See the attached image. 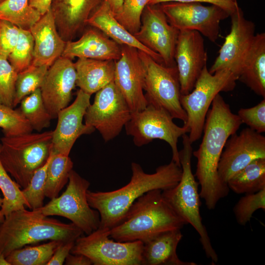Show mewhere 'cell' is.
<instances>
[{
	"instance_id": "obj_10",
	"label": "cell",
	"mask_w": 265,
	"mask_h": 265,
	"mask_svg": "<svg viewBox=\"0 0 265 265\" xmlns=\"http://www.w3.org/2000/svg\"><path fill=\"white\" fill-rule=\"evenodd\" d=\"M66 190L38 209L46 216L57 215L69 219L86 235L99 228L100 214L89 205L86 192L90 183L72 169Z\"/></svg>"
},
{
	"instance_id": "obj_42",
	"label": "cell",
	"mask_w": 265,
	"mask_h": 265,
	"mask_svg": "<svg viewBox=\"0 0 265 265\" xmlns=\"http://www.w3.org/2000/svg\"><path fill=\"white\" fill-rule=\"evenodd\" d=\"M20 27L4 20H0V55L8 58L15 47L19 36Z\"/></svg>"
},
{
	"instance_id": "obj_49",
	"label": "cell",
	"mask_w": 265,
	"mask_h": 265,
	"mask_svg": "<svg viewBox=\"0 0 265 265\" xmlns=\"http://www.w3.org/2000/svg\"><path fill=\"white\" fill-rule=\"evenodd\" d=\"M2 202H3V198H1L0 195V223L3 222L5 218L4 215L2 214L1 211V206L2 204Z\"/></svg>"
},
{
	"instance_id": "obj_40",
	"label": "cell",
	"mask_w": 265,
	"mask_h": 265,
	"mask_svg": "<svg viewBox=\"0 0 265 265\" xmlns=\"http://www.w3.org/2000/svg\"><path fill=\"white\" fill-rule=\"evenodd\" d=\"M17 76L7 58L0 55V104L14 108Z\"/></svg>"
},
{
	"instance_id": "obj_30",
	"label": "cell",
	"mask_w": 265,
	"mask_h": 265,
	"mask_svg": "<svg viewBox=\"0 0 265 265\" xmlns=\"http://www.w3.org/2000/svg\"><path fill=\"white\" fill-rule=\"evenodd\" d=\"M62 242H65L53 240L36 246H25L11 252L6 259L10 265H46Z\"/></svg>"
},
{
	"instance_id": "obj_23",
	"label": "cell",
	"mask_w": 265,
	"mask_h": 265,
	"mask_svg": "<svg viewBox=\"0 0 265 265\" xmlns=\"http://www.w3.org/2000/svg\"><path fill=\"white\" fill-rule=\"evenodd\" d=\"M121 55V45L101 31L90 29L78 40L66 42L61 56L117 60Z\"/></svg>"
},
{
	"instance_id": "obj_25",
	"label": "cell",
	"mask_w": 265,
	"mask_h": 265,
	"mask_svg": "<svg viewBox=\"0 0 265 265\" xmlns=\"http://www.w3.org/2000/svg\"><path fill=\"white\" fill-rule=\"evenodd\" d=\"M183 236L181 229H174L143 242L142 265H196L182 261L177 255V246Z\"/></svg>"
},
{
	"instance_id": "obj_14",
	"label": "cell",
	"mask_w": 265,
	"mask_h": 265,
	"mask_svg": "<svg viewBox=\"0 0 265 265\" xmlns=\"http://www.w3.org/2000/svg\"><path fill=\"white\" fill-rule=\"evenodd\" d=\"M139 30L133 34L142 45L161 57L166 67H176L174 53L179 30L170 25L159 6L147 5Z\"/></svg>"
},
{
	"instance_id": "obj_46",
	"label": "cell",
	"mask_w": 265,
	"mask_h": 265,
	"mask_svg": "<svg viewBox=\"0 0 265 265\" xmlns=\"http://www.w3.org/2000/svg\"><path fill=\"white\" fill-rule=\"evenodd\" d=\"M29 4L41 14L44 15L51 8L53 0H28Z\"/></svg>"
},
{
	"instance_id": "obj_50",
	"label": "cell",
	"mask_w": 265,
	"mask_h": 265,
	"mask_svg": "<svg viewBox=\"0 0 265 265\" xmlns=\"http://www.w3.org/2000/svg\"><path fill=\"white\" fill-rule=\"evenodd\" d=\"M5 0H0V3H2V2H3Z\"/></svg>"
},
{
	"instance_id": "obj_24",
	"label": "cell",
	"mask_w": 265,
	"mask_h": 265,
	"mask_svg": "<svg viewBox=\"0 0 265 265\" xmlns=\"http://www.w3.org/2000/svg\"><path fill=\"white\" fill-rule=\"evenodd\" d=\"M87 24L101 31L119 45L130 46L143 52L163 65L159 54L142 45L116 20L106 0L90 17Z\"/></svg>"
},
{
	"instance_id": "obj_22",
	"label": "cell",
	"mask_w": 265,
	"mask_h": 265,
	"mask_svg": "<svg viewBox=\"0 0 265 265\" xmlns=\"http://www.w3.org/2000/svg\"><path fill=\"white\" fill-rule=\"evenodd\" d=\"M29 30L34 41L32 64L49 67L62 56L66 44L57 30L51 9L41 15Z\"/></svg>"
},
{
	"instance_id": "obj_21",
	"label": "cell",
	"mask_w": 265,
	"mask_h": 265,
	"mask_svg": "<svg viewBox=\"0 0 265 265\" xmlns=\"http://www.w3.org/2000/svg\"><path fill=\"white\" fill-rule=\"evenodd\" d=\"M105 0H53L51 10L63 40L72 41Z\"/></svg>"
},
{
	"instance_id": "obj_8",
	"label": "cell",
	"mask_w": 265,
	"mask_h": 265,
	"mask_svg": "<svg viewBox=\"0 0 265 265\" xmlns=\"http://www.w3.org/2000/svg\"><path fill=\"white\" fill-rule=\"evenodd\" d=\"M144 72L143 89L147 105L164 108L173 118L185 124L187 115L181 102L180 84L177 67H166L138 50Z\"/></svg>"
},
{
	"instance_id": "obj_28",
	"label": "cell",
	"mask_w": 265,
	"mask_h": 265,
	"mask_svg": "<svg viewBox=\"0 0 265 265\" xmlns=\"http://www.w3.org/2000/svg\"><path fill=\"white\" fill-rule=\"evenodd\" d=\"M227 184L237 194L255 193L265 188V158L253 160L231 177Z\"/></svg>"
},
{
	"instance_id": "obj_7",
	"label": "cell",
	"mask_w": 265,
	"mask_h": 265,
	"mask_svg": "<svg viewBox=\"0 0 265 265\" xmlns=\"http://www.w3.org/2000/svg\"><path fill=\"white\" fill-rule=\"evenodd\" d=\"M237 80L228 70L211 74L206 65L191 92L181 95V104L187 117L184 125L189 130L188 137L192 144L202 136L207 112L215 97L221 91L233 90Z\"/></svg>"
},
{
	"instance_id": "obj_29",
	"label": "cell",
	"mask_w": 265,
	"mask_h": 265,
	"mask_svg": "<svg viewBox=\"0 0 265 265\" xmlns=\"http://www.w3.org/2000/svg\"><path fill=\"white\" fill-rule=\"evenodd\" d=\"M73 165L69 156L53 153L47 169L44 189L45 197L51 199L58 196L60 191L68 182Z\"/></svg>"
},
{
	"instance_id": "obj_31",
	"label": "cell",
	"mask_w": 265,
	"mask_h": 265,
	"mask_svg": "<svg viewBox=\"0 0 265 265\" xmlns=\"http://www.w3.org/2000/svg\"><path fill=\"white\" fill-rule=\"evenodd\" d=\"M41 16L28 0H5L0 3V20L9 21L22 29L29 30Z\"/></svg>"
},
{
	"instance_id": "obj_18",
	"label": "cell",
	"mask_w": 265,
	"mask_h": 265,
	"mask_svg": "<svg viewBox=\"0 0 265 265\" xmlns=\"http://www.w3.org/2000/svg\"><path fill=\"white\" fill-rule=\"evenodd\" d=\"M90 97V95L79 89L73 103L58 112L56 126L53 131V153L69 156L79 137L95 131L94 128L83 123L86 110L91 104Z\"/></svg>"
},
{
	"instance_id": "obj_38",
	"label": "cell",
	"mask_w": 265,
	"mask_h": 265,
	"mask_svg": "<svg viewBox=\"0 0 265 265\" xmlns=\"http://www.w3.org/2000/svg\"><path fill=\"white\" fill-rule=\"evenodd\" d=\"M259 209L265 211V188L257 192L245 194L236 204L233 212L238 224L244 226Z\"/></svg>"
},
{
	"instance_id": "obj_35",
	"label": "cell",
	"mask_w": 265,
	"mask_h": 265,
	"mask_svg": "<svg viewBox=\"0 0 265 265\" xmlns=\"http://www.w3.org/2000/svg\"><path fill=\"white\" fill-rule=\"evenodd\" d=\"M34 41L29 30L20 28L18 42L7 59L14 70L19 73L32 63Z\"/></svg>"
},
{
	"instance_id": "obj_47",
	"label": "cell",
	"mask_w": 265,
	"mask_h": 265,
	"mask_svg": "<svg viewBox=\"0 0 265 265\" xmlns=\"http://www.w3.org/2000/svg\"><path fill=\"white\" fill-rule=\"evenodd\" d=\"M114 16L118 14L122 9L123 0H106Z\"/></svg>"
},
{
	"instance_id": "obj_26",
	"label": "cell",
	"mask_w": 265,
	"mask_h": 265,
	"mask_svg": "<svg viewBox=\"0 0 265 265\" xmlns=\"http://www.w3.org/2000/svg\"><path fill=\"white\" fill-rule=\"evenodd\" d=\"M76 85L91 95L114 81L115 60L78 58Z\"/></svg>"
},
{
	"instance_id": "obj_9",
	"label": "cell",
	"mask_w": 265,
	"mask_h": 265,
	"mask_svg": "<svg viewBox=\"0 0 265 265\" xmlns=\"http://www.w3.org/2000/svg\"><path fill=\"white\" fill-rule=\"evenodd\" d=\"M170 114L162 107L147 105L144 109L132 112L131 118L125 125L127 134L132 137L133 143L138 147L147 144L155 139L166 141L172 150V158L181 166L177 144L178 139L189 133L188 128L175 124Z\"/></svg>"
},
{
	"instance_id": "obj_34",
	"label": "cell",
	"mask_w": 265,
	"mask_h": 265,
	"mask_svg": "<svg viewBox=\"0 0 265 265\" xmlns=\"http://www.w3.org/2000/svg\"><path fill=\"white\" fill-rule=\"evenodd\" d=\"M49 67L31 64L27 69L18 73L16 83L13 107H15L25 97L40 88Z\"/></svg>"
},
{
	"instance_id": "obj_39",
	"label": "cell",
	"mask_w": 265,
	"mask_h": 265,
	"mask_svg": "<svg viewBox=\"0 0 265 265\" xmlns=\"http://www.w3.org/2000/svg\"><path fill=\"white\" fill-rule=\"evenodd\" d=\"M149 0H123L120 12L115 16L116 20L132 35L141 26V16Z\"/></svg>"
},
{
	"instance_id": "obj_36",
	"label": "cell",
	"mask_w": 265,
	"mask_h": 265,
	"mask_svg": "<svg viewBox=\"0 0 265 265\" xmlns=\"http://www.w3.org/2000/svg\"><path fill=\"white\" fill-rule=\"evenodd\" d=\"M53 155L52 150L45 164L35 171L28 186L22 189L23 195L28 204L27 208L30 210L39 209L44 206L47 169Z\"/></svg>"
},
{
	"instance_id": "obj_5",
	"label": "cell",
	"mask_w": 265,
	"mask_h": 265,
	"mask_svg": "<svg viewBox=\"0 0 265 265\" xmlns=\"http://www.w3.org/2000/svg\"><path fill=\"white\" fill-rule=\"evenodd\" d=\"M183 148L179 151L182 169L180 181L174 187L162 190V197L175 212L197 232L200 241L208 258L212 264L218 262V256L213 249L205 225L202 223L200 208L201 205L198 192L199 183L191 170L193 148L188 135H182Z\"/></svg>"
},
{
	"instance_id": "obj_19",
	"label": "cell",
	"mask_w": 265,
	"mask_h": 265,
	"mask_svg": "<svg viewBox=\"0 0 265 265\" xmlns=\"http://www.w3.org/2000/svg\"><path fill=\"white\" fill-rule=\"evenodd\" d=\"M121 55L115 60L114 82L132 112L146 108L147 102L143 92L144 72L138 50L121 45Z\"/></svg>"
},
{
	"instance_id": "obj_43",
	"label": "cell",
	"mask_w": 265,
	"mask_h": 265,
	"mask_svg": "<svg viewBox=\"0 0 265 265\" xmlns=\"http://www.w3.org/2000/svg\"><path fill=\"white\" fill-rule=\"evenodd\" d=\"M168 2L208 3L223 8L228 12L230 15L238 4L237 0H149L147 5H155Z\"/></svg>"
},
{
	"instance_id": "obj_1",
	"label": "cell",
	"mask_w": 265,
	"mask_h": 265,
	"mask_svg": "<svg viewBox=\"0 0 265 265\" xmlns=\"http://www.w3.org/2000/svg\"><path fill=\"white\" fill-rule=\"evenodd\" d=\"M211 105L206 115L202 142L198 149L192 152L197 160L195 176L201 187L200 197L210 210L229 194L227 184L219 176L218 165L227 139L242 124L219 93Z\"/></svg>"
},
{
	"instance_id": "obj_16",
	"label": "cell",
	"mask_w": 265,
	"mask_h": 265,
	"mask_svg": "<svg viewBox=\"0 0 265 265\" xmlns=\"http://www.w3.org/2000/svg\"><path fill=\"white\" fill-rule=\"evenodd\" d=\"M265 158V137L250 128L231 135L221 155L218 173L222 182L228 180L253 160Z\"/></svg>"
},
{
	"instance_id": "obj_37",
	"label": "cell",
	"mask_w": 265,
	"mask_h": 265,
	"mask_svg": "<svg viewBox=\"0 0 265 265\" xmlns=\"http://www.w3.org/2000/svg\"><path fill=\"white\" fill-rule=\"evenodd\" d=\"M0 128L4 136L11 137L30 133L33 129L20 109L0 104Z\"/></svg>"
},
{
	"instance_id": "obj_13",
	"label": "cell",
	"mask_w": 265,
	"mask_h": 265,
	"mask_svg": "<svg viewBox=\"0 0 265 265\" xmlns=\"http://www.w3.org/2000/svg\"><path fill=\"white\" fill-rule=\"evenodd\" d=\"M159 6L169 24L179 31H197L212 42L218 37L220 22L230 17L217 5L200 2H168Z\"/></svg>"
},
{
	"instance_id": "obj_41",
	"label": "cell",
	"mask_w": 265,
	"mask_h": 265,
	"mask_svg": "<svg viewBox=\"0 0 265 265\" xmlns=\"http://www.w3.org/2000/svg\"><path fill=\"white\" fill-rule=\"evenodd\" d=\"M237 115L252 130L260 133L265 132V98L254 106L240 108Z\"/></svg>"
},
{
	"instance_id": "obj_48",
	"label": "cell",
	"mask_w": 265,
	"mask_h": 265,
	"mask_svg": "<svg viewBox=\"0 0 265 265\" xmlns=\"http://www.w3.org/2000/svg\"><path fill=\"white\" fill-rule=\"evenodd\" d=\"M0 265H10V264L7 261L5 256L0 252Z\"/></svg>"
},
{
	"instance_id": "obj_33",
	"label": "cell",
	"mask_w": 265,
	"mask_h": 265,
	"mask_svg": "<svg viewBox=\"0 0 265 265\" xmlns=\"http://www.w3.org/2000/svg\"><path fill=\"white\" fill-rule=\"evenodd\" d=\"M1 144L0 143V151ZM0 189L3 194L1 211L4 217L14 211L28 207V204L18 184L11 179L0 160Z\"/></svg>"
},
{
	"instance_id": "obj_45",
	"label": "cell",
	"mask_w": 265,
	"mask_h": 265,
	"mask_svg": "<svg viewBox=\"0 0 265 265\" xmlns=\"http://www.w3.org/2000/svg\"><path fill=\"white\" fill-rule=\"evenodd\" d=\"M66 265H91L92 261L87 256L82 254L70 253L65 261Z\"/></svg>"
},
{
	"instance_id": "obj_4",
	"label": "cell",
	"mask_w": 265,
	"mask_h": 265,
	"mask_svg": "<svg viewBox=\"0 0 265 265\" xmlns=\"http://www.w3.org/2000/svg\"><path fill=\"white\" fill-rule=\"evenodd\" d=\"M83 232L74 223H65L44 215L38 209L14 211L0 223V252L12 251L42 241H75Z\"/></svg>"
},
{
	"instance_id": "obj_11",
	"label": "cell",
	"mask_w": 265,
	"mask_h": 265,
	"mask_svg": "<svg viewBox=\"0 0 265 265\" xmlns=\"http://www.w3.org/2000/svg\"><path fill=\"white\" fill-rule=\"evenodd\" d=\"M110 229L99 227L76 239L70 253L82 254L94 265H142L143 242L109 238Z\"/></svg>"
},
{
	"instance_id": "obj_32",
	"label": "cell",
	"mask_w": 265,
	"mask_h": 265,
	"mask_svg": "<svg viewBox=\"0 0 265 265\" xmlns=\"http://www.w3.org/2000/svg\"><path fill=\"white\" fill-rule=\"evenodd\" d=\"M20 104L19 109L33 130L41 132L50 127L52 118L45 107L40 88L25 97Z\"/></svg>"
},
{
	"instance_id": "obj_15",
	"label": "cell",
	"mask_w": 265,
	"mask_h": 265,
	"mask_svg": "<svg viewBox=\"0 0 265 265\" xmlns=\"http://www.w3.org/2000/svg\"><path fill=\"white\" fill-rule=\"evenodd\" d=\"M230 17V32L225 37L218 55L209 71L212 74L218 71L228 70L238 80L244 59L255 35V25L245 18L238 4Z\"/></svg>"
},
{
	"instance_id": "obj_27",
	"label": "cell",
	"mask_w": 265,
	"mask_h": 265,
	"mask_svg": "<svg viewBox=\"0 0 265 265\" xmlns=\"http://www.w3.org/2000/svg\"><path fill=\"white\" fill-rule=\"evenodd\" d=\"M238 80L265 98V33L255 34Z\"/></svg>"
},
{
	"instance_id": "obj_12",
	"label": "cell",
	"mask_w": 265,
	"mask_h": 265,
	"mask_svg": "<svg viewBox=\"0 0 265 265\" xmlns=\"http://www.w3.org/2000/svg\"><path fill=\"white\" fill-rule=\"evenodd\" d=\"M95 93L86 110L85 124L97 130L107 142L119 135L132 112L114 81Z\"/></svg>"
},
{
	"instance_id": "obj_6",
	"label": "cell",
	"mask_w": 265,
	"mask_h": 265,
	"mask_svg": "<svg viewBox=\"0 0 265 265\" xmlns=\"http://www.w3.org/2000/svg\"><path fill=\"white\" fill-rule=\"evenodd\" d=\"M52 138L53 131L1 138L0 161L22 189L46 162L52 150Z\"/></svg>"
},
{
	"instance_id": "obj_3",
	"label": "cell",
	"mask_w": 265,
	"mask_h": 265,
	"mask_svg": "<svg viewBox=\"0 0 265 265\" xmlns=\"http://www.w3.org/2000/svg\"><path fill=\"white\" fill-rule=\"evenodd\" d=\"M162 190H150L138 198L122 220L110 229L109 237L127 242H145L164 232L181 229L186 222L162 197Z\"/></svg>"
},
{
	"instance_id": "obj_2",
	"label": "cell",
	"mask_w": 265,
	"mask_h": 265,
	"mask_svg": "<svg viewBox=\"0 0 265 265\" xmlns=\"http://www.w3.org/2000/svg\"><path fill=\"white\" fill-rule=\"evenodd\" d=\"M131 170L130 181L119 189L107 192L87 191L89 206L100 214L99 227L110 229L115 226L138 198L152 190H164L174 187L182 174L181 166L172 160L157 167L152 174L145 173L140 164L134 162Z\"/></svg>"
},
{
	"instance_id": "obj_17",
	"label": "cell",
	"mask_w": 265,
	"mask_h": 265,
	"mask_svg": "<svg viewBox=\"0 0 265 265\" xmlns=\"http://www.w3.org/2000/svg\"><path fill=\"white\" fill-rule=\"evenodd\" d=\"M174 60L178 70L181 95L189 94L203 68L207 65V54L203 36L195 30L179 31Z\"/></svg>"
},
{
	"instance_id": "obj_20",
	"label": "cell",
	"mask_w": 265,
	"mask_h": 265,
	"mask_svg": "<svg viewBox=\"0 0 265 265\" xmlns=\"http://www.w3.org/2000/svg\"><path fill=\"white\" fill-rule=\"evenodd\" d=\"M76 71L72 59L61 56L49 67L40 88L43 102L52 119L68 106L76 86Z\"/></svg>"
},
{
	"instance_id": "obj_44",
	"label": "cell",
	"mask_w": 265,
	"mask_h": 265,
	"mask_svg": "<svg viewBox=\"0 0 265 265\" xmlns=\"http://www.w3.org/2000/svg\"><path fill=\"white\" fill-rule=\"evenodd\" d=\"M75 241L62 242L55 250L46 265H62L75 244Z\"/></svg>"
}]
</instances>
